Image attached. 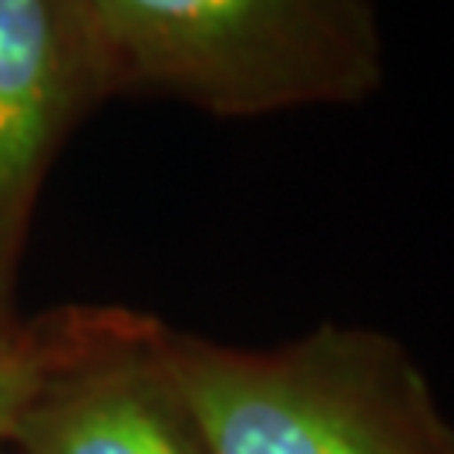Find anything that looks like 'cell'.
<instances>
[{"label": "cell", "instance_id": "1", "mask_svg": "<svg viewBox=\"0 0 454 454\" xmlns=\"http://www.w3.org/2000/svg\"><path fill=\"white\" fill-rule=\"evenodd\" d=\"M108 91L219 118L360 105L387 78L373 0H91Z\"/></svg>", "mask_w": 454, "mask_h": 454}, {"label": "cell", "instance_id": "2", "mask_svg": "<svg viewBox=\"0 0 454 454\" xmlns=\"http://www.w3.org/2000/svg\"><path fill=\"white\" fill-rule=\"evenodd\" d=\"M209 454H454V421L401 340L320 324L276 347L172 330Z\"/></svg>", "mask_w": 454, "mask_h": 454}, {"label": "cell", "instance_id": "3", "mask_svg": "<svg viewBox=\"0 0 454 454\" xmlns=\"http://www.w3.org/2000/svg\"><path fill=\"white\" fill-rule=\"evenodd\" d=\"M44 367L11 454H209L172 367V326L129 309L37 320Z\"/></svg>", "mask_w": 454, "mask_h": 454}, {"label": "cell", "instance_id": "4", "mask_svg": "<svg viewBox=\"0 0 454 454\" xmlns=\"http://www.w3.org/2000/svg\"><path fill=\"white\" fill-rule=\"evenodd\" d=\"M108 95L91 0H0V326L51 162Z\"/></svg>", "mask_w": 454, "mask_h": 454}, {"label": "cell", "instance_id": "5", "mask_svg": "<svg viewBox=\"0 0 454 454\" xmlns=\"http://www.w3.org/2000/svg\"><path fill=\"white\" fill-rule=\"evenodd\" d=\"M44 367V340L37 324L0 326V454H11L14 427Z\"/></svg>", "mask_w": 454, "mask_h": 454}]
</instances>
